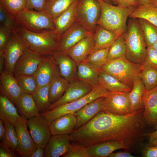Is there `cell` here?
<instances>
[{
	"label": "cell",
	"mask_w": 157,
	"mask_h": 157,
	"mask_svg": "<svg viewBox=\"0 0 157 157\" xmlns=\"http://www.w3.org/2000/svg\"><path fill=\"white\" fill-rule=\"evenodd\" d=\"M144 109L124 115L101 111L69 135L71 142L88 147L99 142L115 141L129 149L142 136L145 122Z\"/></svg>",
	"instance_id": "1"
},
{
	"label": "cell",
	"mask_w": 157,
	"mask_h": 157,
	"mask_svg": "<svg viewBox=\"0 0 157 157\" xmlns=\"http://www.w3.org/2000/svg\"><path fill=\"white\" fill-rule=\"evenodd\" d=\"M14 31L21 38L27 49L41 55H51L58 50L60 36L55 30L33 32L19 24Z\"/></svg>",
	"instance_id": "2"
},
{
	"label": "cell",
	"mask_w": 157,
	"mask_h": 157,
	"mask_svg": "<svg viewBox=\"0 0 157 157\" xmlns=\"http://www.w3.org/2000/svg\"><path fill=\"white\" fill-rule=\"evenodd\" d=\"M124 35L126 45V58L134 63L141 65L144 59L147 47L138 19H129Z\"/></svg>",
	"instance_id": "3"
},
{
	"label": "cell",
	"mask_w": 157,
	"mask_h": 157,
	"mask_svg": "<svg viewBox=\"0 0 157 157\" xmlns=\"http://www.w3.org/2000/svg\"><path fill=\"white\" fill-rule=\"evenodd\" d=\"M101 9L97 25L113 31H125L127 18L136 7L114 6L103 0H97Z\"/></svg>",
	"instance_id": "4"
},
{
	"label": "cell",
	"mask_w": 157,
	"mask_h": 157,
	"mask_svg": "<svg viewBox=\"0 0 157 157\" xmlns=\"http://www.w3.org/2000/svg\"><path fill=\"white\" fill-rule=\"evenodd\" d=\"M109 92L99 83L94 86L92 90L83 97L72 102L58 106L39 114L45 119L49 125L57 117L65 114H73L96 99L106 97Z\"/></svg>",
	"instance_id": "5"
},
{
	"label": "cell",
	"mask_w": 157,
	"mask_h": 157,
	"mask_svg": "<svg viewBox=\"0 0 157 157\" xmlns=\"http://www.w3.org/2000/svg\"><path fill=\"white\" fill-rule=\"evenodd\" d=\"M140 66L124 57L108 60L100 69L132 88L135 80L140 76Z\"/></svg>",
	"instance_id": "6"
},
{
	"label": "cell",
	"mask_w": 157,
	"mask_h": 157,
	"mask_svg": "<svg viewBox=\"0 0 157 157\" xmlns=\"http://www.w3.org/2000/svg\"><path fill=\"white\" fill-rule=\"evenodd\" d=\"M15 18L22 26L32 32L39 33L55 30L53 20L44 11L25 8Z\"/></svg>",
	"instance_id": "7"
},
{
	"label": "cell",
	"mask_w": 157,
	"mask_h": 157,
	"mask_svg": "<svg viewBox=\"0 0 157 157\" xmlns=\"http://www.w3.org/2000/svg\"><path fill=\"white\" fill-rule=\"evenodd\" d=\"M101 11L97 0H78L76 21L94 33Z\"/></svg>",
	"instance_id": "8"
},
{
	"label": "cell",
	"mask_w": 157,
	"mask_h": 157,
	"mask_svg": "<svg viewBox=\"0 0 157 157\" xmlns=\"http://www.w3.org/2000/svg\"><path fill=\"white\" fill-rule=\"evenodd\" d=\"M101 111L119 115H126L133 113L129 92H109L105 97Z\"/></svg>",
	"instance_id": "9"
},
{
	"label": "cell",
	"mask_w": 157,
	"mask_h": 157,
	"mask_svg": "<svg viewBox=\"0 0 157 157\" xmlns=\"http://www.w3.org/2000/svg\"><path fill=\"white\" fill-rule=\"evenodd\" d=\"M27 120L20 115L14 125L18 142L16 152L22 157H29L38 148L28 130Z\"/></svg>",
	"instance_id": "10"
},
{
	"label": "cell",
	"mask_w": 157,
	"mask_h": 157,
	"mask_svg": "<svg viewBox=\"0 0 157 157\" xmlns=\"http://www.w3.org/2000/svg\"><path fill=\"white\" fill-rule=\"evenodd\" d=\"M27 48L21 38L15 32L12 31L3 51L5 60L6 72L13 74L16 62Z\"/></svg>",
	"instance_id": "11"
},
{
	"label": "cell",
	"mask_w": 157,
	"mask_h": 157,
	"mask_svg": "<svg viewBox=\"0 0 157 157\" xmlns=\"http://www.w3.org/2000/svg\"><path fill=\"white\" fill-rule=\"evenodd\" d=\"M27 124L37 147L44 149L52 135L49 125L47 120L39 114L28 119Z\"/></svg>",
	"instance_id": "12"
},
{
	"label": "cell",
	"mask_w": 157,
	"mask_h": 157,
	"mask_svg": "<svg viewBox=\"0 0 157 157\" xmlns=\"http://www.w3.org/2000/svg\"><path fill=\"white\" fill-rule=\"evenodd\" d=\"M94 34L93 32L76 21L60 36L57 51H66L82 39Z\"/></svg>",
	"instance_id": "13"
},
{
	"label": "cell",
	"mask_w": 157,
	"mask_h": 157,
	"mask_svg": "<svg viewBox=\"0 0 157 157\" xmlns=\"http://www.w3.org/2000/svg\"><path fill=\"white\" fill-rule=\"evenodd\" d=\"M94 86L75 78L69 81L68 86L61 97L52 104L49 110L58 106L77 100L85 96L93 89Z\"/></svg>",
	"instance_id": "14"
},
{
	"label": "cell",
	"mask_w": 157,
	"mask_h": 157,
	"mask_svg": "<svg viewBox=\"0 0 157 157\" xmlns=\"http://www.w3.org/2000/svg\"><path fill=\"white\" fill-rule=\"evenodd\" d=\"M43 56L27 48L15 64L13 71L15 76L33 75Z\"/></svg>",
	"instance_id": "15"
},
{
	"label": "cell",
	"mask_w": 157,
	"mask_h": 157,
	"mask_svg": "<svg viewBox=\"0 0 157 157\" xmlns=\"http://www.w3.org/2000/svg\"><path fill=\"white\" fill-rule=\"evenodd\" d=\"M58 74V68L51 55L43 56L33 75L36 80L38 88L49 84Z\"/></svg>",
	"instance_id": "16"
},
{
	"label": "cell",
	"mask_w": 157,
	"mask_h": 157,
	"mask_svg": "<svg viewBox=\"0 0 157 157\" xmlns=\"http://www.w3.org/2000/svg\"><path fill=\"white\" fill-rule=\"evenodd\" d=\"M60 75L69 82L76 77L77 63L64 52L56 51L51 55Z\"/></svg>",
	"instance_id": "17"
},
{
	"label": "cell",
	"mask_w": 157,
	"mask_h": 157,
	"mask_svg": "<svg viewBox=\"0 0 157 157\" xmlns=\"http://www.w3.org/2000/svg\"><path fill=\"white\" fill-rule=\"evenodd\" d=\"M1 94L6 97L15 106L23 92L13 74L5 70L0 74Z\"/></svg>",
	"instance_id": "18"
},
{
	"label": "cell",
	"mask_w": 157,
	"mask_h": 157,
	"mask_svg": "<svg viewBox=\"0 0 157 157\" xmlns=\"http://www.w3.org/2000/svg\"><path fill=\"white\" fill-rule=\"evenodd\" d=\"M142 102L144 120L150 126L154 127L157 122V86L150 90H145Z\"/></svg>",
	"instance_id": "19"
},
{
	"label": "cell",
	"mask_w": 157,
	"mask_h": 157,
	"mask_svg": "<svg viewBox=\"0 0 157 157\" xmlns=\"http://www.w3.org/2000/svg\"><path fill=\"white\" fill-rule=\"evenodd\" d=\"M71 141L69 135H52L45 148V157H59L68 151Z\"/></svg>",
	"instance_id": "20"
},
{
	"label": "cell",
	"mask_w": 157,
	"mask_h": 157,
	"mask_svg": "<svg viewBox=\"0 0 157 157\" xmlns=\"http://www.w3.org/2000/svg\"><path fill=\"white\" fill-rule=\"evenodd\" d=\"M94 47L93 35L82 39L64 52L77 63L85 61Z\"/></svg>",
	"instance_id": "21"
},
{
	"label": "cell",
	"mask_w": 157,
	"mask_h": 157,
	"mask_svg": "<svg viewBox=\"0 0 157 157\" xmlns=\"http://www.w3.org/2000/svg\"><path fill=\"white\" fill-rule=\"evenodd\" d=\"M104 99V97L98 98L73 113L77 119L75 130L88 122L102 110Z\"/></svg>",
	"instance_id": "22"
},
{
	"label": "cell",
	"mask_w": 157,
	"mask_h": 157,
	"mask_svg": "<svg viewBox=\"0 0 157 157\" xmlns=\"http://www.w3.org/2000/svg\"><path fill=\"white\" fill-rule=\"evenodd\" d=\"M76 123V118L73 114L62 115L49 124L51 135H70L75 130Z\"/></svg>",
	"instance_id": "23"
},
{
	"label": "cell",
	"mask_w": 157,
	"mask_h": 157,
	"mask_svg": "<svg viewBox=\"0 0 157 157\" xmlns=\"http://www.w3.org/2000/svg\"><path fill=\"white\" fill-rule=\"evenodd\" d=\"M124 32V31H111L97 25L94 34L93 50L110 47Z\"/></svg>",
	"instance_id": "24"
},
{
	"label": "cell",
	"mask_w": 157,
	"mask_h": 157,
	"mask_svg": "<svg viewBox=\"0 0 157 157\" xmlns=\"http://www.w3.org/2000/svg\"><path fill=\"white\" fill-rule=\"evenodd\" d=\"M86 148L90 157H107L117 150L123 149L127 150L129 149L126 145L115 141L102 142Z\"/></svg>",
	"instance_id": "25"
},
{
	"label": "cell",
	"mask_w": 157,
	"mask_h": 157,
	"mask_svg": "<svg viewBox=\"0 0 157 157\" xmlns=\"http://www.w3.org/2000/svg\"><path fill=\"white\" fill-rule=\"evenodd\" d=\"M78 0L75 1L67 10L53 20L55 31L60 36L76 20Z\"/></svg>",
	"instance_id": "26"
},
{
	"label": "cell",
	"mask_w": 157,
	"mask_h": 157,
	"mask_svg": "<svg viewBox=\"0 0 157 157\" xmlns=\"http://www.w3.org/2000/svg\"><path fill=\"white\" fill-rule=\"evenodd\" d=\"M15 106L18 114L27 119L39 114L32 95L22 92Z\"/></svg>",
	"instance_id": "27"
},
{
	"label": "cell",
	"mask_w": 157,
	"mask_h": 157,
	"mask_svg": "<svg viewBox=\"0 0 157 157\" xmlns=\"http://www.w3.org/2000/svg\"><path fill=\"white\" fill-rule=\"evenodd\" d=\"M98 70L99 83L108 92H129L131 90L132 88L123 83L115 77L101 69Z\"/></svg>",
	"instance_id": "28"
},
{
	"label": "cell",
	"mask_w": 157,
	"mask_h": 157,
	"mask_svg": "<svg viewBox=\"0 0 157 157\" xmlns=\"http://www.w3.org/2000/svg\"><path fill=\"white\" fill-rule=\"evenodd\" d=\"M77 63L75 78L93 86L99 83L98 70L93 67L85 61Z\"/></svg>",
	"instance_id": "29"
},
{
	"label": "cell",
	"mask_w": 157,
	"mask_h": 157,
	"mask_svg": "<svg viewBox=\"0 0 157 157\" xmlns=\"http://www.w3.org/2000/svg\"><path fill=\"white\" fill-rule=\"evenodd\" d=\"M145 90L143 82L139 76L135 80L132 89L129 92L132 112L144 109L142 97Z\"/></svg>",
	"instance_id": "30"
},
{
	"label": "cell",
	"mask_w": 157,
	"mask_h": 157,
	"mask_svg": "<svg viewBox=\"0 0 157 157\" xmlns=\"http://www.w3.org/2000/svg\"><path fill=\"white\" fill-rule=\"evenodd\" d=\"M6 97L0 95V119L10 122L14 125L20 115L16 107Z\"/></svg>",
	"instance_id": "31"
},
{
	"label": "cell",
	"mask_w": 157,
	"mask_h": 157,
	"mask_svg": "<svg viewBox=\"0 0 157 157\" xmlns=\"http://www.w3.org/2000/svg\"><path fill=\"white\" fill-rule=\"evenodd\" d=\"M69 82L58 74L49 84V97L52 104L57 101L63 96L68 86Z\"/></svg>",
	"instance_id": "32"
},
{
	"label": "cell",
	"mask_w": 157,
	"mask_h": 157,
	"mask_svg": "<svg viewBox=\"0 0 157 157\" xmlns=\"http://www.w3.org/2000/svg\"><path fill=\"white\" fill-rule=\"evenodd\" d=\"M129 17L144 19L157 26V8L150 3L138 6L131 13Z\"/></svg>",
	"instance_id": "33"
},
{
	"label": "cell",
	"mask_w": 157,
	"mask_h": 157,
	"mask_svg": "<svg viewBox=\"0 0 157 157\" xmlns=\"http://www.w3.org/2000/svg\"><path fill=\"white\" fill-rule=\"evenodd\" d=\"M76 0H47L44 11L53 20Z\"/></svg>",
	"instance_id": "34"
},
{
	"label": "cell",
	"mask_w": 157,
	"mask_h": 157,
	"mask_svg": "<svg viewBox=\"0 0 157 157\" xmlns=\"http://www.w3.org/2000/svg\"><path fill=\"white\" fill-rule=\"evenodd\" d=\"M49 84L38 88L32 95L39 113L49 110L52 105L49 99Z\"/></svg>",
	"instance_id": "35"
},
{
	"label": "cell",
	"mask_w": 157,
	"mask_h": 157,
	"mask_svg": "<svg viewBox=\"0 0 157 157\" xmlns=\"http://www.w3.org/2000/svg\"><path fill=\"white\" fill-rule=\"evenodd\" d=\"M138 20L147 47L152 46L157 41V26L144 19Z\"/></svg>",
	"instance_id": "36"
},
{
	"label": "cell",
	"mask_w": 157,
	"mask_h": 157,
	"mask_svg": "<svg viewBox=\"0 0 157 157\" xmlns=\"http://www.w3.org/2000/svg\"><path fill=\"white\" fill-rule=\"evenodd\" d=\"M109 48L93 50L85 61L97 69L101 68L107 61Z\"/></svg>",
	"instance_id": "37"
},
{
	"label": "cell",
	"mask_w": 157,
	"mask_h": 157,
	"mask_svg": "<svg viewBox=\"0 0 157 157\" xmlns=\"http://www.w3.org/2000/svg\"><path fill=\"white\" fill-rule=\"evenodd\" d=\"M126 45L123 33L109 47L107 60L126 57Z\"/></svg>",
	"instance_id": "38"
},
{
	"label": "cell",
	"mask_w": 157,
	"mask_h": 157,
	"mask_svg": "<svg viewBox=\"0 0 157 157\" xmlns=\"http://www.w3.org/2000/svg\"><path fill=\"white\" fill-rule=\"evenodd\" d=\"M23 92L33 95L38 88L36 80L33 75L15 76Z\"/></svg>",
	"instance_id": "39"
},
{
	"label": "cell",
	"mask_w": 157,
	"mask_h": 157,
	"mask_svg": "<svg viewBox=\"0 0 157 157\" xmlns=\"http://www.w3.org/2000/svg\"><path fill=\"white\" fill-rule=\"evenodd\" d=\"M26 0H0V6L8 13L15 17L25 8Z\"/></svg>",
	"instance_id": "40"
},
{
	"label": "cell",
	"mask_w": 157,
	"mask_h": 157,
	"mask_svg": "<svg viewBox=\"0 0 157 157\" xmlns=\"http://www.w3.org/2000/svg\"><path fill=\"white\" fill-rule=\"evenodd\" d=\"M140 76L146 91L150 90L157 86V69H146L141 70Z\"/></svg>",
	"instance_id": "41"
},
{
	"label": "cell",
	"mask_w": 157,
	"mask_h": 157,
	"mask_svg": "<svg viewBox=\"0 0 157 157\" xmlns=\"http://www.w3.org/2000/svg\"><path fill=\"white\" fill-rule=\"evenodd\" d=\"M3 121L5 132L4 139L2 140L4 141L16 152L18 142L17 135L14 125L8 121L4 120Z\"/></svg>",
	"instance_id": "42"
},
{
	"label": "cell",
	"mask_w": 157,
	"mask_h": 157,
	"mask_svg": "<svg viewBox=\"0 0 157 157\" xmlns=\"http://www.w3.org/2000/svg\"><path fill=\"white\" fill-rule=\"evenodd\" d=\"M140 68L141 70L146 69H157V51L152 46L147 47L144 59Z\"/></svg>",
	"instance_id": "43"
},
{
	"label": "cell",
	"mask_w": 157,
	"mask_h": 157,
	"mask_svg": "<svg viewBox=\"0 0 157 157\" xmlns=\"http://www.w3.org/2000/svg\"><path fill=\"white\" fill-rule=\"evenodd\" d=\"M64 157H90L87 148L71 142L68 151Z\"/></svg>",
	"instance_id": "44"
},
{
	"label": "cell",
	"mask_w": 157,
	"mask_h": 157,
	"mask_svg": "<svg viewBox=\"0 0 157 157\" xmlns=\"http://www.w3.org/2000/svg\"><path fill=\"white\" fill-rule=\"evenodd\" d=\"M0 23L14 31L19 23L15 17L10 15L0 6Z\"/></svg>",
	"instance_id": "45"
},
{
	"label": "cell",
	"mask_w": 157,
	"mask_h": 157,
	"mask_svg": "<svg viewBox=\"0 0 157 157\" xmlns=\"http://www.w3.org/2000/svg\"><path fill=\"white\" fill-rule=\"evenodd\" d=\"M12 30L0 24V51H3L12 32Z\"/></svg>",
	"instance_id": "46"
},
{
	"label": "cell",
	"mask_w": 157,
	"mask_h": 157,
	"mask_svg": "<svg viewBox=\"0 0 157 157\" xmlns=\"http://www.w3.org/2000/svg\"><path fill=\"white\" fill-rule=\"evenodd\" d=\"M47 0H26L25 8L38 11H44Z\"/></svg>",
	"instance_id": "47"
},
{
	"label": "cell",
	"mask_w": 157,
	"mask_h": 157,
	"mask_svg": "<svg viewBox=\"0 0 157 157\" xmlns=\"http://www.w3.org/2000/svg\"><path fill=\"white\" fill-rule=\"evenodd\" d=\"M17 152L4 141L0 143V157H16Z\"/></svg>",
	"instance_id": "48"
},
{
	"label": "cell",
	"mask_w": 157,
	"mask_h": 157,
	"mask_svg": "<svg viewBox=\"0 0 157 157\" xmlns=\"http://www.w3.org/2000/svg\"><path fill=\"white\" fill-rule=\"evenodd\" d=\"M112 3L124 7H136L139 5V0H110Z\"/></svg>",
	"instance_id": "49"
},
{
	"label": "cell",
	"mask_w": 157,
	"mask_h": 157,
	"mask_svg": "<svg viewBox=\"0 0 157 157\" xmlns=\"http://www.w3.org/2000/svg\"><path fill=\"white\" fill-rule=\"evenodd\" d=\"M142 156L144 157H157V144H149L143 150Z\"/></svg>",
	"instance_id": "50"
},
{
	"label": "cell",
	"mask_w": 157,
	"mask_h": 157,
	"mask_svg": "<svg viewBox=\"0 0 157 157\" xmlns=\"http://www.w3.org/2000/svg\"><path fill=\"white\" fill-rule=\"evenodd\" d=\"M135 156L131 154L127 151H119L110 154L108 157H135Z\"/></svg>",
	"instance_id": "51"
},
{
	"label": "cell",
	"mask_w": 157,
	"mask_h": 157,
	"mask_svg": "<svg viewBox=\"0 0 157 157\" xmlns=\"http://www.w3.org/2000/svg\"><path fill=\"white\" fill-rule=\"evenodd\" d=\"M45 157L44 149L38 147L35 151L29 157Z\"/></svg>",
	"instance_id": "52"
},
{
	"label": "cell",
	"mask_w": 157,
	"mask_h": 157,
	"mask_svg": "<svg viewBox=\"0 0 157 157\" xmlns=\"http://www.w3.org/2000/svg\"><path fill=\"white\" fill-rule=\"evenodd\" d=\"M5 60L3 51H0V73L5 70Z\"/></svg>",
	"instance_id": "53"
},
{
	"label": "cell",
	"mask_w": 157,
	"mask_h": 157,
	"mask_svg": "<svg viewBox=\"0 0 157 157\" xmlns=\"http://www.w3.org/2000/svg\"><path fill=\"white\" fill-rule=\"evenodd\" d=\"M154 130L147 135L149 138V142L157 137V122L154 126Z\"/></svg>",
	"instance_id": "54"
},
{
	"label": "cell",
	"mask_w": 157,
	"mask_h": 157,
	"mask_svg": "<svg viewBox=\"0 0 157 157\" xmlns=\"http://www.w3.org/2000/svg\"><path fill=\"white\" fill-rule=\"evenodd\" d=\"M5 128L3 121L0 119V140H3L5 136Z\"/></svg>",
	"instance_id": "55"
},
{
	"label": "cell",
	"mask_w": 157,
	"mask_h": 157,
	"mask_svg": "<svg viewBox=\"0 0 157 157\" xmlns=\"http://www.w3.org/2000/svg\"><path fill=\"white\" fill-rule=\"evenodd\" d=\"M139 5H144L151 3V0H139Z\"/></svg>",
	"instance_id": "56"
},
{
	"label": "cell",
	"mask_w": 157,
	"mask_h": 157,
	"mask_svg": "<svg viewBox=\"0 0 157 157\" xmlns=\"http://www.w3.org/2000/svg\"><path fill=\"white\" fill-rule=\"evenodd\" d=\"M150 3L157 8V0H151Z\"/></svg>",
	"instance_id": "57"
},
{
	"label": "cell",
	"mask_w": 157,
	"mask_h": 157,
	"mask_svg": "<svg viewBox=\"0 0 157 157\" xmlns=\"http://www.w3.org/2000/svg\"><path fill=\"white\" fill-rule=\"evenodd\" d=\"M149 144L153 145L157 144V137L149 142Z\"/></svg>",
	"instance_id": "58"
},
{
	"label": "cell",
	"mask_w": 157,
	"mask_h": 157,
	"mask_svg": "<svg viewBox=\"0 0 157 157\" xmlns=\"http://www.w3.org/2000/svg\"><path fill=\"white\" fill-rule=\"evenodd\" d=\"M152 47L157 51V41L153 45Z\"/></svg>",
	"instance_id": "59"
},
{
	"label": "cell",
	"mask_w": 157,
	"mask_h": 157,
	"mask_svg": "<svg viewBox=\"0 0 157 157\" xmlns=\"http://www.w3.org/2000/svg\"><path fill=\"white\" fill-rule=\"evenodd\" d=\"M103 0L109 3H110L111 4H113L111 2V1H110V0Z\"/></svg>",
	"instance_id": "60"
}]
</instances>
